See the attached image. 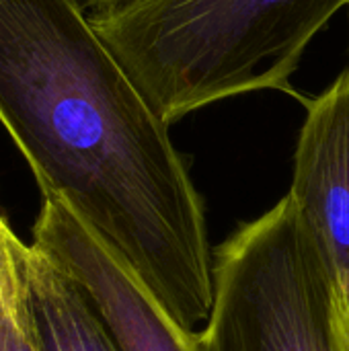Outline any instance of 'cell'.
<instances>
[{"label":"cell","mask_w":349,"mask_h":351,"mask_svg":"<svg viewBox=\"0 0 349 351\" xmlns=\"http://www.w3.org/2000/svg\"><path fill=\"white\" fill-rule=\"evenodd\" d=\"M0 123L187 329L214 304L202 197L165 123L74 0H0Z\"/></svg>","instance_id":"obj_1"},{"label":"cell","mask_w":349,"mask_h":351,"mask_svg":"<svg viewBox=\"0 0 349 351\" xmlns=\"http://www.w3.org/2000/svg\"><path fill=\"white\" fill-rule=\"evenodd\" d=\"M349 0H125L88 12L136 88L173 123L253 90L292 93L313 37Z\"/></svg>","instance_id":"obj_2"},{"label":"cell","mask_w":349,"mask_h":351,"mask_svg":"<svg viewBox=\"0 0 349 351\" xmlns=\"http://www.w3.org/2000/svg\"><path fill=\"white\" fill-rule=\"evenodd\" d=\"M202 351H341L321 259L290 195L214 255Z\"/></svg>","instance_id":"obj_3"},{"label":"cell","mask_w":349,"mask_h":351,"mask_svg":"<svg viewBox=\"0 0 349 351\" xmlns=\"http://www.w3.org/2000/svg\"><path fill=\"white\" fill-rule=\"evenodd\" d=\"M31 243L82 288L121 351H202L200 335L58 197L41 195Z\"/></svg>","instance_id":"obj_4"},{"label":"cell","mask_w":349,"mask_h":351,"mask_svg":"<svg viewBox=\"0 0 349 351\" xmlns=\"http://www.w3.org/2000/svg\"><path fill=\"white\" fill-rule=\"evenodd\" d=\"M288 191L327 280L339 350L349 341V64L309 99Z\"/></svg>","instance_id":"obj_5"},{"label":"cell","mask_w":349,"mask_h":351,"mask_svg":"<svg viewBox=\"0 0 349 351\" xmlns=\"http://www.w3.org/2000/svg\"><path fill=\"white\" fill-rule=\"evenodd\" d=\"M25 294L37 351H121L82 288L33 243L25 255Z\"/></svg>","instance_id":"obj_6"},{"label":"cell","mask_w":349,"mask_h":351,"mask_svg":"<svg viewBox=\"0 0 349 351\" xmlns=\"http://www.w3.org/2000/svg\"><path fill=\"white\" fill-rule=\"evenodd\" d=\"M0 351H37L33 321L25 294V276L23 284L0 306Z\"/></svg>","instance_id":"obj_7"},{"label":"cell","mask_w":349,"mask_h":351,"mask_svg":"<svg viewBox=\"0 0 349 351\" xmlns=\"http://www.w3.org/2000/svg\"><path fill=\"white\" fill-rule=\"evenodd\" d=\"M27 249L29 245L16 237L0 208V306L23 284Z\"/></svg>","instance_id":"obj_8"},{"label":"cell","mask_w":349,"mask_h":351,"mask_svg":"<svg viewBox=\"0 0 349 351\" xmlns=\"http://www.w3.org/2000/svg\"><path fill=\"white\" fill-rule=\"evenodd\" d=\"M74 2L80 4L86 12H93V10H101V8H109V6L121 4L125 0H74Z\"/></svg>","instance_id":"obj_9"},{"label":"cell","mask_w":349,"mask_h":351,"mask_svg":"<svg viewBox=\"0 0 349 351\" xmlns=\"http://www.w3.org/2000/svg\"><path fill=\"white\" fill-rule=\"evenodd\" d=\"M341 351H349V341L344 346V348H341Z\"/></svg>","instance_id":"obj_10"}]
</instances>
